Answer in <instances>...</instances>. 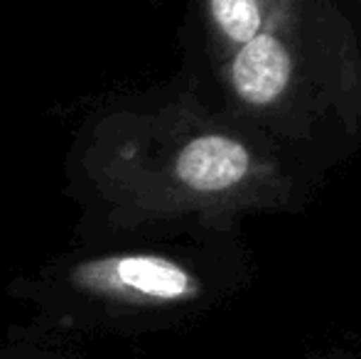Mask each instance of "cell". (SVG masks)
<instances>
[{"instance_id": "obj_1", "label": "cell", "mask_w": 361, "mask_h": 359, "mask_svg": "<svg viewBox=\"0 0 361 359\" xmlns=\"http://www.w3.org/2000/svg\"><path fill=\"white\" fill-rule=\"evenodd\" d=\"M224 84L253 133L286 155L361 143V47L339 0H290L224 59Z\"/></svg>"}, {"instance_id": "obj_2", "label": "cell", "mask_w": 361, "mask_h": 359, "mask_svg": "<svg viewBox=\"0 0 361 359\" xmlns=\"http://www.w3.org/2000/svg\"><path fill=\"white\" fill-rule=\"evenodd\" d=\"M111 281L152 303H180L200 291L197 278L165 256H126L111 266Z\"/></svg>"}, {"instance_id": "obj_3", "label": "cell", "mask_w": 361, "mask_h": 359, "mask_svg": "<svg viewBox=\"0 0 361 359\" xmlns=\"http://www.w3.org/2000/svg\"><path fill=\"white\" fill-rule=\"evenodd\" d=\"M288 3L290 0H207V18L221 59L258 37Z\"/></svg>"}]
</instances>
